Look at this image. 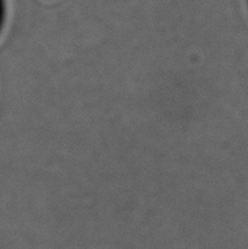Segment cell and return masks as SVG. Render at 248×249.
Segmentation results:
<instances>
[{
  "instance_id": "6da1fadb",
  "label": "cell",
  "mask_w": 248,
  "mask_h": 249,
  "mask_svg": "<svg viewBox=\"0 0 248 249\" xmlns=\"http://www.w3.org/2000/svg\"><path fill=\"white\" fill-rule=\"evenodd\" d=\"M0 19H1V1H0Z\"/></svg>"
}]
</instances>
